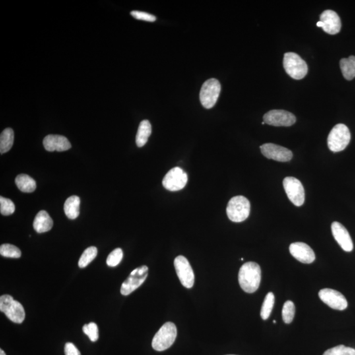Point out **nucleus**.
<instances>
[{
  "mask_svg": "<svg viewBox=\"0 0 355 355\" xmlns=\"http://www.w3.org/2000/svg\"><path fill=\"white\" fill-rule=\"evenodd\" d=\"M152 134V125L148 120H144L140 123L136 134V142L138 147L145 146Z\"/></svg>",
  "mask_w": 355,
  "mask_h": 355,
  "instance_id": "21",
  "label": "nucleus"
},
{
  "mask_svg": "<svg viewBox=\"0 0 355 355\" xmlns=\"http://www.w3.org/2000/svg\"><path fill=\"white\" fill-rule=\"evenodd\" d=\"M131 14L136 19L145 20V21L148 22H154L156 20V16L152 14L146 13V12L133 11L131 12Z\"/></svg>",
  "mask_w": 355,
  "mask_h": 355,
  "instance_id": "33",
  "label": "nucleus"
},
{
  "mask_svg": "<svg viewBox=\"0 0 355 355\" xmlns=\"http://www.w3.org/2000/svg\"><path fill=\"white\" fill-rule=\"evenodd\" d=\"M283 185L289 199L294 205L297 207L303 205L305 199V189L298 179L292 177L285 178Z\"/></svg>",
  "mask_w": 355,
  "mask_h": 355,
  "instance_id": "8",
  "label": "nucleus"
},
{
  "mask_svg": "<svg viewBox=\"0 0 355 355\" xmlns=\"http://www.w3.org/2000/svg\"><path fill=\"white\" fill-rule=\"evenodd\" d=\"M14 142V133L13 130L8 128L4 130L0 136V152L1 154L9 152Z\"/></svg>",
  "mask_w": 355,
  "mask_h": 355,
  "instance_id": "24",
  "label": "nucleus"
},
{
  "mask_svg": "<svg viewBox=\"0 0 355 355\" xmlns=\"http://www.w3.org/2000/svg\"><path fill=\"white\" fill-rule=\"evenodd\" d=\"M98 255V249L96 247H89L82 253L78 261V266L83 268L86 267Z\"/></svg>",
  "mask_w": 355,
  "mask_h": 355,
  "instance_id": "25",
  "label": "nucleus"
},
{
  "mask_svg": "<svg viewBox=\"0 0 355 355\" xmlns=\"http://www.w3.org/2000/svg\"><path fill=\"white\" fill-rule=\"evenodd\" d=\"M317 26L323 28L328 34L334 35L339 33L342 28V22L339 15L332 10H326L320 16V21L317 23Z\"/></svg>",
  "mask_w": 355,
  "mask_h": 355,
  "instance_id": "15",
  "label": "nucleus"
},
{
  "mask_svg": "<svg viewBox=\"0 0 355 355\" xmlns=\"http://www.w3.org/2000/svg\"><path fill=\"white\" fill-rule=\"evenodd\" d=\"M251 204L243 196L232 197L228 202L226 213L229 219L234 222H241L246 220L250 214Z\"/></svg>",
  "mask_w": 355,
  "mask_h": 355,
  "instance_id": "2",
  "label": "nucleus"
},
{
  "mask_svg": "<svg viewBox=\"0 0 355 355\" xmlns=\"http://www.w3.org/2000/svg\"><path fill=\"white\" fill-rule=\"evenodd\" d=\"M260 149L262 154L268 160H273L279 162H288L293 158L292 151L276 144H265L262 145Z\"/></svg>",
  "mask_w": 355,
  "mask_h": 355,
  "instance_id": "14",
  "label": "nucleus"
},
{
  "mask_svg": "<svg viewBox=\"0 0 355 355\" xmlns=\"http://www.w3.org/2000/svg\"><path fill=\"white\" fill-rule=\"evenodd\" d=\"M65 355H81L76 347L72 343H67L65 346Z\"/></svg>",
  "mask_w": 355,
  "mask_h": 355,
  "instance_id": "34",
  "label": "nucleus"
},
{
  "mask_svg": "<svg viewBox=\"0 0 355 355\" xmlns=\"http://www.w3.org/2000/svg\"><path fill=\"white\" fill-rule=\"evenodd\" d=\"M15 183L18 188L24 193H32L36 188L34 179L24 174L18 175L16 177Z\"/></svg>",
  "mask_w": 355,
  "mask_h": 355,
  "instance_id": "22",
  "label": "nucleus"
},
{
  "mask_svg": "<svg viewBox=\"0 0 355 355\" xmlns=\"http://www.w3.org/2000/svg\"><path fill=\"white\" fill-rule=\"evenodd\" d=\"M323 355H355V350L340 345L326 351Z\"/></svg>",
  "mask_w": 355,
  "mask_h": 355,
  "instance_id": "30",
  "label": "nucleus"
},
{
  "mask_svg": "<svg viewBox=\"0 0 355 355\" xmlns=\"http://www.w3.org/2000/svg\"><path fill=\"white\" fill-rule=\"evenodd\" d=\"M263 121L274 127H290L296 123V117L289 111L274 109L264 115Z\"/></svg>",
  "mask_w": 355,
  "mask_h": 355,
  "instance_id": "12",
  "label": "nucleus"
},
{
  "mask_svg": "<svg viewBox=\"0 0 355 355\" xmlns=\"http://www.w3.org/2000/svg\"><path fill=\"white\" fill-rule=\"evenodd\" d=\"M15 207L13 202L7 198L0 197V212L2 215H11L15 212Z\"/></svg>",
  "mask_w": 355,
  "mask_h": 355,
  "instance_id": "29",
  "label": "nucleus"
},
{
  "mask_svg": "<svg viewBox=\"0 0 355 355\" xmlns=\"http://www.w3.org/2000/svg\"><path fill=\"white\" fill-rule=\"evenodd\" d=\"M283 65L287 74L294 79H303L308 73L306 62L296 53H285Z\"/></svg>",
  "mask_w": 355,
  "mask_h": 355,
  "instance_id": "4",
  "label": "nucleus"
},
{
  "mask_svg": "<svg viewBox=\"0 0 355 355\" xmlns=\"http://www.w3.org/2000/svg\"><path fill=\"white\" fill-rule=\"evenodd\" d=\"M0 355H6L5 354V352H4L3 350H0Z\"/></svg>",
  "mask_w": 355,
  "mask_h": 355,
  "instance_id": "35",
  "label": "nucleus"
},
{
  "mask_svg": "<svg viewBox=\"0 0 355 355\" xmlns=\"http://www.w3.org/2000/svg\"><path fill=\"white\" fill-rule=\"evenodd\" d=\"M319 296L326 305L335 310L344 311L348 307L346 297L338 291L330 288L323 289L320 291Z\"/></svg>",
  "mask_w": 355,
  "mask_h": 355,
  "instance_id": "13",
  "label": "nucleus"
},
{
  "mask_svg": "<svg viewBox=\"0 0 355 355\" xmlns=\"http://www.w3.org/2000/svg\"><path fill=\"white\" fill-rule=\"evenodd\" d=\"M147 266H140L131 272L129 278L122 284L121 293L123 296H129L137 290L146 281L148 276Z\"/></svg>",
  "mask_w": 355,
  "mask_h": 355,
  "instance_id": "9",
  "label": "nucleus"
},
{
  "mask_svg": "<svg viewBox=\"0 0 355 355\" xmlns=\"http://www.w3.org/2000/svg\"></svg>",
  "mask_w": 355,
  "mask_h": 355,
  "instance_id": "37",
  "label": "nucleus"
},
{
  "mask_svg": "<svg viewBox=\"0 0 355 355\" xmlns=\"http://www.w3.org/2000/svg\"><path fill=\"white\" fill-rule=\"evenodd\" d=\"M351 141V133L344 124H338L332 129L328 137V146L334 153L344 150Z\"/></svg>",
  "mask_w": 355,
  "mask_h": 355,
  "instance_id": "5",
  "label": "nucleus"
},
{
  "mask_svg": "<svg viewBox=\"0 0 355 355\" xmlns=\"http://www.w3.org/2000/svg\"><path fill=\"white\" fill-rule=\"evenodd\" d=\"M53 222L45 210H41L36 214L33 222V227L36 232H47L52 228Z\"/></svg>",
  "mask_w": 355,
  "mask_h": 355,
  "instance_id": "19",
  "label": "nucleus"
},
{
  "mask_svg": "<svg viewBox=\"0 0 355 355\" xmlns=\"http://www.w3.org/2000/svg\"><path fill=\"white\" fill-rule=\"evenodd\" d=\"M274 304V295L273 293L269 292L266 295L263 303L261 311V317L264 321L269 318L272 313Z\"/></svg>",
  "mask_w": 355,
  "mask_h": 355,
  "instance_id": "26",
  "label": "nucleus"
},
{
  "mask_svg": "<svg viewBox=\"0 0 355 355\" xmlns=\"http://www.w3.org/2000/svg\"><path fill=\"white\" fill-rule=\"evenodd\" d=\"M341 71L344 78L352 80L355 77V56L351 55L348 58H344L340 61Z\"/></svg>",
  "mask_w": 355,
  "mask_h": 355,
  "instance_id": "23",
  "label": "nucleus"
},
{
  "mask_svg": "<svg viewBox=\"0 0 355 355\" xmlns=\"http://www.w3.org/2000/svg\"><path fill=\"white\" fill-rule=\"evenodd\" d=\"M80 199L78 196L73 195L66 200L64 210L69 219H76L80 214Z\"/></svg>",
  "mask_w": 355,
  "mask_h": 355,
  "instance_id": "20",
  "label": "nucleus"
},
{
  "mask_svg": "<svg viewBox=\"0 0 355 355\" xmlns=\"http://www.w3.org/2000/svg\"><path fill=\"white\" fill-rule=\"evenodd\" d=\"M123 258V251L121 248L115 249L109 254L107 259V265L115 267L119 265Z\"/></svg>",
  "mask_w": 355,
  "mask_h": 355,
  "instance_id": "31",
  "label": "nucleus"
},
{
  "mask_svg": "<svg viewBox=\"0 0 355 355\" xmlns=\"http://www.w3.org/2000/svg\"><path fill=\"white\" fill-rule=\"evenodd\" d=\"M291 255L297 261L305 264H311L316 259L315 252L309 245L303 242L292 243L290 246Z\"/></svg>",
  "mask_w": 355,
  "mask_h": 355,
  "instance_id": "16",
  "label": "nucleus"
},
{
  "mask_svg": "<svg viewBox=\"0 0 355 355\" xmlns=\"http://www.w3.org/2000/svg\"><path fill=\"white\" fill-rule=\"evenodd\" d=\"M83 332L86 336H88L91 342H96L99 339V331L98 325L94 323H90L88 325H85L82 328Z\"/></svg>",
  "mask_w": 355,
  "mask_h": 355,
  "instance_id": "32",
  "label": "nucleus"
},
{
  "mask_svg": "<svg viewBox=\"0 0 355 355\" xmlns=\"http://www.w3.org/2000/svg\"><path fill=\"white\" fill-rule=\"evenodd\" d=\"M331 228L332 234L340 247L345 251H352L354 249V243L348 230L338 222L332 223Z\"/></svg>",
  "mask_w": 355,
  "mask_h": 355,
  "instance_id": "17",
  "label": "nucleus"
},
{
  "mask_svg": "<svg viewBox=\"0 0 355 355\" xmlns=\"http://www.w3.org/2000/svg\"><path fill=\"white\" fill-rule=\"evenodd\" d=\"M0 311L10 321L16 324H21L25 319L24 307L9 295H3L0 297Z\"/></svg>",
  "mask_w": 355,
  "mask_h": 355,
  "instance_id": "6",
  "label": "nucleus"
},
{
  "mask_svg": "<svg viewBox=\"0 0 355 355\" xmlns=\"http://www.w3.org/2000/svg\"><path fill=\"white\" fill-rule=\"evenodd\" d=\"M238 280L241 289L245 292L253 294L259 289L261 284V267L254 262L243 264L239 269Z\"/></svg>",
  "mask_w": 355,
  "mask_h": 355,
  "instance_id": "1",
  "label": "nucleus"
},
{
  "mask_svg": "<svg viewBox=\"0 0 355 355\" xmlns=\"http://www.w3.org/2000/svg\"><path fill=\"white\" fill-rule=\"evenodd\" d=\"M188 178L186 173L179 167H175L169 171L163 179L165 189L171 191L181 190L187 184Z\"/></svg>",
  "mask_w": 355,
  "mask_h": 355,
  "instance_id": "10",
  "label": "nucleus"
},
{
  "mask_svg": "<svg viewBox=\"0 0 355 355\" xmlns=\"http://www.w3.org/2000/svg\"><path fill=\"white\" fill-rule=\"evenodd\" d=\"M177 336V329L174 323H165L155 335L152 348L157 352L168 350L174 344Z\"/></svg>",
  "mask_w": 355,
  "mask_h": 355,
  "instance_id": "3",
  "label": "nucleus"
},
{
  "mask_svg": "<svg viewBox=\"0 0 355 355\" xmlns=\"http://www.w3.org/2000/svg\"><path fill=\"white\" fill-rule=\"evenodd\" d=\"M174 265L178 277L182 286L187 289L192 288L195 276L188 260L183 256H178L175 259Z\"/></svg>",
  "mask_w": 355,
  "mask_h": 355,
  "instance_id": "11",
  "label": "nucleus"
},
{
  "mask_svg": "<svg viewBox=\"0 0 355 355\" xmlns=\"http://www.w3.org/2000/svg\"><path fill=\"white\" fill-rule=\"evenodd\" d=\"M221 86L215 78H210L204 82L200 91L199 99L205 109H211L215 105L219 97Z\"/></svg>",
  "mask_w": 355,
  "mask_h": 355,
  "instance_id": "7",
  "label": "nucleus"
},
{
  "mask_svg": "<svg viewBox=\"0 0 355 355\" xmlns=\"http://www.w3.org/2000/svg\"><path fill=\"white\" fill-rule=\"evenodd\" d=\"M276 321H274V323L276 324Z\"/></svg>",
  "mask_w": 355,
  "mask_h": 355,
  "instance_id": "36",
  "label": "nucleus"
},
{
  "mask_svg": "<svg viewBox=\"0 0 355 355\" xmlns=\"http://www.w3.org/2000/svg\"><path fill=\"white\" fill-rule=\"evenodd\" d=\"M296 307L292 301H286L282 309V319L286 324H290L294 319Z\"/></svg>",
  "mask_w": 355,
  "mask_h": 355,
  "instance_id": "27",
  "label": "nucleus"
},
{
  "mask_svg": "<svg viewBox=\"0 0 355 355\" xmlns=\"http://www.w3.org/2000/svg\"><path fill=\"white\" fill-rule=\"evenodd\" d=\"M44 147L48 152H65L71 148V144L67 138L61 135L49 134L43 141Z\"/></svg>",
  "mask_w": 355,
  "mask_h": 355,
  "instance_id": "18",
  "label": "nucleus"
},
{
  "mask_svg": "<svg viewBox=\"0 0 355 355\" xmlns=\"http://www.w3.org/2000/svg\"><path fill=\"white\" fill-rule=\"evenodd\" d=\"M0 254L4 257L18 259L21 256V251L15 245L3 244L0 247Z\"/></svg>",
  "mask_w": 355,
  "mask_h": 355,
  "instance_id": "28",
  "label": "nucleus"
}]
</instances>
